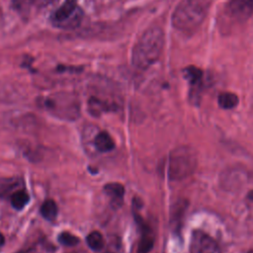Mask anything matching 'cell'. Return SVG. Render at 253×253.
I'll return each mask as SVG.
<instances>
[{
    "label": "cell",
    "mask_w": 253,
    "mask_h": 253,
    "mask_svg": "<svg viewBox=\"0 0 253 253\" xmlns=\"http://www.w3.org/2000/svg\"><path fill=\"white\" fill-rule=\"evenodd\" d=\"M248 253H253V250H250Z\"/></svg>",
    "instance_id": "d4e9b609"
},
{
    "label": "cell",
    "mask_w": 253,
    "mask_h": 253,
    "mask_svg": "<svg viewBox=\"0 0 253 253\" xmlns=\"http://www.w3.org/2000/svg\"><path fill=\"white\" fill-rule=\"evenodd\" d=\"M94 145L98 151L106 153L115 148V141L107 131H100L94 138Z\"/></svg>",
    "instance_id": "8fae6325"
},
{
    "label": "cell",
    "mask_w": 253,
    "mask_h": 253,
    "mask_svg": "<svg viewBox=\"0 0 253 253\" xmlns=\"http://www.w3.org/2000/svg\"><path fill=\"white\" fill-rule=\"evenodd\" d=\"M185 77L190 81L191 84H199L202 77H203V72L201 69H199L196 66H188L184 70Z\"/></svg>",
    "instance_id": "d6986e66"
},
{
    "label": "cell",
    "mask_w": 253,
    "mask_h": 253,
    "mask_svg": "<svg viewBox=\"0 0 253 253\" xmlns=\"http://www.w3.org/2000/svg\"><path fill=\"white\" fill-rule=\"evenodd\" d=\"M86 243L89 246V248H91L92 250L100 251L103 249V247L105 245V240H104V237L101 234V232L94 230L87 235Z\"/></svg>",
    "instance_id": "e0dca14e"
},
{
    "label": "cell",
    "mask_w": 253,
    "mask_h": 253,
    "mask_svg": "<svg viewBox=\"0 0 253 253\" xmlns=\"http://www.w3.org/2000/svg\"><path fill=\"white\" fill-rule=\"evenodd\" d=\"M41 214L46 220H53L56 218L58 213V208L53 200H45L40 209Z\"/></svg>",
    "instance_id": "5bb4252c"
},
{
    "label": "cell",
    "mask_w": 253,
    "mask_h": 253,
    "mask_svg": "<svg viewBox=\"0 0 253 253\" xmlns=\"http://www.w3.org/2000/svg\"><path fill=\"white\" fill-rule=\"evenodd\" d=\"M133 218L137 224L140 237L137 244L136 253H149L154 245V235L151 227L137 212V208L133 207Z\"/></svg>",
    "instance_id": "8992f818"
},
{
    "label": "cell",
    "mask_w": 253,
    "mask_h": 253,
    "mask_svg": "<svg viewBox=\"0 0 253 253\" xmlns=\"http://www.w3.org/2000/svg\"><path fill=\"white\" fill-rule=\"evenodd\" d=\"M4 242H5V239H4V236L2 235V233L0 232V246H2L3 244H4Z\"/></svg>",
    "instance_id": "44dd1931"
},
{
    "label": "cell",
    "mask_w": 253,
    "mask_h": 253,
    "mask_svg": "<svg viewBox=\"0 0 253 253\" xmlns=\"http://www.w3.org/2000/svg\"><path fill=\"white\" fill-rule=\"evenodd\" d=\"M82 13L74 0H66L51 16V22L59 28L69 29L78 26Z\"/></svg>",
    "instance_id": "5b68a950"
},
{
    "label": "cell",
    "mask_w": 253,
    "mask_h": 253,
    "mask_svg": "<svg viewBox=\"0 0 253 253\" xmlns=\"http://www.w3.org/2000/svg\"><path fill=\"white\" fill-rule=\"evenodd\" d=\"M71 253H80V252H71Z\"/></svg>",
    "instance_id": "484cf974"
},
{
    "label": "cell",
    "mask_w": 253,
    "mask_h": 253,
    "mask_svg": "<svg viewBox=\"0 0 253 253\" xmlns=\"http://www.w3.org/2000/svg\"><path fill=\"white\" fill-rule=\"evenodd\" d=\"M247 197H248V199L249 200H251V201H253V191H250L249 193H248V195H247Z\"/></svg>",
    "instance_id": "7402d4cb"
},
{
    "label": "cell",
    "mask_w": 253,
    "mask_h": 253,
    "mask_svg": "<svg viewBox=\"0 0 253 253\" xmlns=\"http://www.w3.org/2000/svg\"><path fill=\"white\" fill-rule=\"evenodd\" d=\"M104 253H114V252H111V251H106V252H104Z\"/></svg>",
    "instance_id": "cb8c5ba5"
},
{
    "label": "cell",
    "mask_w": 253,
    "mask_h": 253,
    "mask_svg": "<svg viewBox=\"0 0 253 253\" xmlns=\"http://www.w3.org/2000/svg\"><path fill=\"white\" fill-rule=\"evenodd\" d=\"M198 165V155L190 146H179L173 149L165 164V173L169 180L179 181L191 176Z\"/></svg>",
    "instance_id": "3957f363"
},
{
    "label": "cell",
    "mask_w": 253,
    "mask_h": 253,
    "mask_svg": "<svg viewBox=\"0 0 253 253\" xmlns=\"http://www.w3.org/2000/svg\"><path fill=\"white\" fill-rule=\"evenodd\" d=\"M30 196L25 190H18L11 196V205L15 210H23L29 203Z\"/></svg>",
    "instance_id": "2e32d148"
},
{
    "label": "cell",
    "mask_w": 253,
    "mask_h": 253,
    "mask_svg": "<svg viewBox=\"0 0 253 253\" xmlns=\"http://www.w3.org/2000/svg\"><path fill=\"white\" fill-rule=\"evenodd\" d=\"M211 0H182L172 15V25L180 32L191 34L207 17Z\"/></svg>",
    "instance_id": "7a4b0ae2"
},
{
    "label": "cell",
    "mask_w": 253,
    "mask_h": 253,
    "mask_svg": "<svg viewBox=\"0 0 253 253\" xmlns=\"http://www.w3.org/2000/svg\"><path fill=\"white\" fill-rule=\"evenodd\" d=\"M105 194L110 198L111 205L114 209L120 208L124 203L125 187L121 183L112 182L104 186Z\"/></svg>",
    "instance_id": "9c48e42d"
},
{
    "label": "cell",
    "mask_w": 253,
    "mask_h": 253,
    "mask_svg": "<svg viewBox=\"0 0 253 253\" xmlns=\"http://www.w3.org/2000/svg\"><path fill=\"white\" fill-rule=\"evenodd\" d=\"M164 34L159 27L148 28L138 39L131 52V62L139 69H146L160 56Z\"/></svg>",
    "instance_id": "6da1fadb"
},
{
    "label": "cell",
    "mask_w": 253,
    "mask_h": 253,
    "mask_svg": "<svg viewBox=\"0 0 253 253\" xmlns=\"http://www.w3.org/2000/svg\"><path fill=\"white\" fill-rule=\"evenodd\" d=\"M42 106L50 116L62 121L72 122L80 117V101L73 93L50 94L42 99Z\"/></svg>",
    "instance_id": "277c9868"
},
{
    "label": "cell",
    "mask_w": 253,
    "mask_h": 253,
    "mask_svg": "<svg viewBox=\"0 0 253 253\" xmlns=\"http://www.w3.org/2000/svg\"><path fill=\"white\" fill-rule=\"evenodd\" d=\"M188 207V202L184 200L177 201V203L174 205L171 212V223L174 224V227L180 228L181 226V220L184 216V213L186 211V209Z\"/></svg>",
    "instance_id": "4fadbf2b"
},
{
    "label": "cell",
    "mask_w": 253,
    "mask_h": 253,
    "mask_svg": "<svg viewBox=\"0 0 253 253\" xmlns=\"http://www.w3.org/2000/svg\"><path fill=\"white\" fill-rule=\"evenodd\" d=\"M226 10L232 18L244 22L253 13V0H228Z\"/></svg>",
    "instance_id": "ba28073f"
},
{
    "label": "cell",
    "mask_w": 253,
    "mask_h": 253,
    "mask_svg": "<svg viewBox=\"0 0 253 253\" xmlns=\"http://www.w3.org/2000/svg\"><path fill=\"white\" fill-rule=\"evenodd\" d=\"M112 109V106L109 103H106L99 98L92 97L88 101V110L91 115L93 116H100L103 112L110 111Z\"/></svg>",
    "instance_id": "9a60e30c"
},
{
    "label": "cell",
    "mask_w": 253,
    "mask_h": 253,
    "mask_svg": "<svg viewBox=\"0 0 253 253\" xmlns=\"http://www.w3.org/2000/svg\"><path fill=\"white\" fill-rule=\"evenodd\" d=\"M191 253H220L217 243L207 233L195 230L192 235Z\"/></svg>",
    "instance_id": "52a82bcc"
},
{
    "label": "cell",
    "mask_w": 253,
    "mask_h": 253,
    "mask_svg": "<svg viewBox=\"0 0 253 253\" xmlns=\"http://www.w3.org/2000/svg\"><path fill=\"white\" fill-rule=\"evenodd\" d=\"M57 240H58V242L60 244L64 245V246H67V247L76 246L79 243V241H80V239L76 235H74V234H72L70 232H67V231H62L58 235Z\"/></svg>",
    "instance_id": "ffe728a7"
},
{
    "label": "cell",
    "mask_w": 253,
    "mask_h": 253,
    "mask_svg": "<svg viewBox=\"0 0 253 253\" xmlns=\"http://www.w3.org/2000/svg\"><path fill=\"white\" fill-rule=\"evenodd\" d=\"M17 253H30V252L27 251V250H23V251H19V252H17Z\"/></svg>",
    "instance_id": "603a6c76"
},
{
    "label": "cell",
    "mask_w": 253,
    "mask_h": 253,
    "mask_svg": "<svg viewBox=\"0 0 253 253\" xmlns=\"http://www.w3.org/2000/svg\"><path fill=\"white\" fill-rule=\"evenodd\" d=\"M217 102L220 108L228 110L234 108L238 104V97L233 93L224 92L218 96Z\"/></svg>",
    "instance_id": "ac0fdd59"
},
{
    "label": "cell",
    "mask_w": 253,
    "mask_h": 253,
    "mask_svg": "<svg viewBox=\"0 0 253 253\" xmlns=\"http://www.w3.org/2000/svg\"><path fill=\"white\" fill-rule=\"evenodd\" d=\"M22 179L18 177H1L0 178V198L9 195L21 186Z\"/></svg>",
    "instance_id": "7c38bea8"
},
{
    "label": "cell",
    "mask_w": 253,
    "mask_h": 253,
    "mask_svg": "<svg viewBox=\"0 0 253 253\" xmlns=\"http://www.w3.org/2000/svg\"><path fill=\"white\" fill-rule=\"evenodd\" d=\"M48 1L50 0H12V6L21 16L27 17L36 6L45 4Z\"/></svg>",
    "instance_id": "30bf717a"
}]
</instances>
